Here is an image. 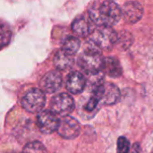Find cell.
<instances>
[{"instance_id": "cell-1", "label": "cell", "mask_w": 153, "mask_h": 153, "mask_svg": "<svg viewBox=\"0 0 153 153\" xmlns=\"http://www.w3.org/2000/svg\"><path fill=\"white\" fill-rule=\"evenodd\" d=\"M89 16L97 26H113L122 17V10L112 0L95 2L89 8Z\"/></svg>"}, {"instance_id": "cell-2", "label": "cell", "mask_w": 153, "mask_h": 153, "mask_svg": "<svg viewBox=\"0 0 153 153\" xmlns=\"http://www.w3.org/2000/svg\"><path fill=\"white\" fill-rule=\"evenodd\" d=\"M105 64V58H103L100 48L89 43L87 48L85 47L82 53L78 59V65L87 74H93L103 71Z\"/></svg>"}, {"instance_id": "cell-3", "label": "cell", "mask_w": 153, "mask_h": 153, "mask_svg": "<svg viewBox=\"0 0 153 153\" xmlns=\"http://www.w3.org/2000/svg\"><path fill=\"white\" fill-rule=\"evenodd\" d=\"M90 42L102 50H110L117 41V34L110 26H98L90 35Z\"/></svg>"}, {"instance_id": "cell-4", "label": "cell", "mask_w": 153, "mask_h": 153, "mask_svg": "<svg viewBox=\"0 0 153 153\" xmlns=\"http://www.w3.org/2000/svg\"><path fill=\"white\" fill-rule=\"evenodd\" d=\"M46 103V96L39 89H30L22 97V107L30 113H38L42 110Z\"/></svg>"}, {"instance_id": "cell-5", "label": "cell", "mask_w": 153, "mask_h": 153, "mask_svg": "<svg viewBox=\"0 0 153 153\" xmlns=\"http://www.w3.org/2000/svg\"><path fill=\"white\" fill-rule=\"evenodd\" d=\"M59 124L60 119L57 117V114H56L52 109L40 111L37 116L38 127L43 134H49L57 131Z\"/></svg>"}, {"instance_id": "cell-6", "label": "cell", "mask_w": 153, "mask_h": 153, "mask_svg": "<svg viewBox=\"0 0 153 153\" xmlns=\"http://www.w3.org/2000/svg\"><path fill=\"white\" fill-rule=\"evenodd\" d=\"M50 108L56 114L65 117L74 111V100L67 93H59L52 98Z\"/></svg>"}, {"instance_id": "cell-7", "label": "cell", "mask_w": 153, "mask_h": 153, "mask_svg": "<svg viewBox=\"0 0 153 153\" xmlns=\"http://www.w3.org/2000/svg\"><path fill=\"white\" fill-rule=\"evenodd\" d=\"M58 134L67 140H73L76 138L81 133L80 123L72 117L65 116L60 119V124L57 129Z\"/></svg>"}, {"instance_id": "cell-8", "label": "cell", "mask_w": 153, "mask_h": 153, "mask_svg": "<svg viewBox=\"0 0 153 153\" xmlns=\"http://www.w3.org/2000/svg\"><path fill=\"white\" fill-rule=\"evenodd\" d=\"M143 15V8L138 2H127L122 7V16L127 23H136L142 19Z\"/></svg>"}, {"instance_id": "cell-9", "label": "cell", "mask_w": 153, "mask_h": 153, "mask_svg": "<svg viewBox=\"0 0 153 153\" xmlns=\"http://www.w3.org/2000/svg\"><path fill=\"white\" fill-rule=\"evenodd\" d=\"M62 75L57 71L47 73L40 81V87L47 93H55L62 87Z\"/></svg>"}, {"instance_id": "cell-10", "label": "cell", "mask_w": 153, "mask_h": 153, "mask_svg": "<svg viewBox=\"0 0 153 153\" xmlns=\"http://www.w3.org/2000/svg\"><path fill=\"white\" fill-rule=\"evenodd\" d=\"M86 84V78L82 73L77 71L70 73L65 81V87L67 91L72 94L82 93L84 91Z\"/></svg>"}, {"instance_id": "cell-11", "label": "cell", "mask_w": 153, "mask_h": 153, "mask_svg": "<svg viewBox=\"0 0 153 153\" xmlns=\"http://www.w3.org/2000/svg\"><path fill=\"white\" fill-rule=\"evenodd\" d=\"M94 23L90 16L81 15L78 16L72 23V30L74 33L79 37H87L91 35L94 29Z\"/></svg>"}, {"instance_id": "cell-12", "label": "cell", "mask_w": 153, "mask_h": 153, "mask_svg": "<svg viewBox=\"0 0 153 153\" xmlns=\"http://www.w3.org/2000/svg\"><path fill=\"white\" fill-rule=\"evenodd\" d=\"M120 100V91L113 83L108 82L104 84L101 101L105 105H115Z\"/></svg>"}, {"instance_id": "cell-13", "label": "cell", "mask_w": 153, "mask_h": 153, "mask_svg": "<svg viewBox=\"0 0 153 153\" xmlns=\"http://www.w3.org/2000/svg\"><path fill=\"white\" fill-rule=\"evenodd\" d=\"M74 60L73 55L65 52V50H59L56 52L54 57V64L55 66L61 71H65L70 69L74 65Z\"/></svg>"}, {"instance_id": "cell-14", "label": "cell", "mask_w": 153, "mask_h": 153, "mask_svg": "<svg viewBox=\"0 0 153 153\" xmlns=\"http://www.w3.org/2000/svg\"><path fill=\"white\" fill-rule=\"evenodd\" d=\"M103 71L112 78L120 77L123 74L122 66L118 61V59L115 56H109L105 58L104 69Z\"/></svg>"}, {"instance_id": "cell-15", "label": "cell", "mask_w": 153, "mask_h": 153, "mask_svg": "<svg viewBox=\"0 0 153 153\" xmlns=\"http://www.w3.org/2000/svg\"><path fill=\"white\" fill-rule=\"evenodd\" d=\"M80 46H81V42L78 38L74 37V36H68L67 38L65 39L63 42L62 49L74 56V54L78 52Z\"/></svg>"}, {"instance_id": "cell-16", "label": "cell", "mask_w": 153, "mask_h": 153, "mask_svg": "<svg viewBox=\"0 0 153 153\" xmlns=\"http://www.w3.org/2000/svg\"><path fill=\"white\" fill-rule=\"evenodd\" d=\"M134 41L133 35L128 31H122L117 36V46L120 50H126L129 48Z\"/></svg>"}, {"instance_id": "cell-17", "label": "cell", "mask_w": 153, "mask_h": 153, "mask_svg": "<svg viewBox=\"0 0 153 153\" xmlns=\"http://www.w3.org/2000/svg\"><path fill=\"white\" fill-rule=\"evenodd\" d=\"M22 153H47V150L40 142L33 141L24 146Z\"/></svg>"}, {"instance_id": "cell-18", "label": "cell", "mask_w": 153, "mask_h": 153, "mask_svg": "<svg viewBox=\"0 0 153 153\" xmlns=\"http://www.w3.org/2000/svg\"><path fill=\"white\" fill-rule=\"evenodd\" d=\"M117 153H129L130 143L125 136H120L117 140Z\"/></svg>"}, {"instance_id": "cell-19", "label": "cell", "mask_w": 153, "mask_h": 153, "mask_svg": "<svg viewBox=\"0 0 153 153\" xmlns=\"http://www.w3.org/2000/svg\"><path fill=\"white\" fill-rule=\"evenodd\" d=\"M12 37V32L9 30V28L4 24L2 23L1 25V43H2V48L6 46Z\"/></svg>"}, {"instance_id": "cell-20", "label": "cell", "mask_w": 153, "mask_h": 153, "mask_svg": "<svg viewBox=\"0 0 153 153\" xmlns=\"http://www.w3.org/2000/svg\"><path fill=\"white\" fill-rule=\"evenodd\" d=\"M100 101H101V99H100V96L95 95V94H91V99L89 100V101H88L87 104L85 105V108H84L85 110L88 111V112L93 111V110L97 108V106L99 105Z\"/></svg>"}, {"instance_id": "cell-21", "label": "cell", "mask_w": 153, "mask_h": 153, "mask_svg": "<svg viewBox=\"0 0 153 153\" xmlns=\"http://www.w3.org/2000/svg\"><path fill=\"white\" fill-rule=\"evenodd\" d=\"M9 153H16V152H9Z\"/></svg>"}, {"instance_id": "cell-22", "label": "cell", "mask_w": 153, "mask_h": 153, "mask_svg": "<svg viewBox=\"0 0 153 153\" xmlns=\"http://www.w3.org/2000/svg\"><path fill=\"white\" fill-rule=\"evenodd\" d=\"M112 1H114V0H112Z\"/></svg>"}]
</instances>
